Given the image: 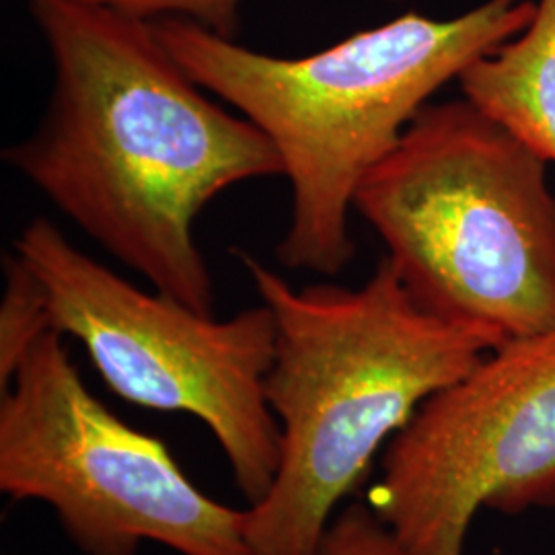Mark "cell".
Wrapping results in <instances>:
<instances>
[{"label":"cell","mask_w":555,"mask_h":555,"mask_svg":"<svg viewBox=\"0 0 555 555\" xmlns=\"http://www.w3.org/2000/svg\"><path fill=\"white\" fill-rule=\"evenodd\" d=\"M371 506L416 555H463L481 508H555V332L428 397L387 444Z\"/></svg>","instance_id":"cell-7"},{"label":"cell","mask_w":555,"mask_h":555,"mask_svg":"<svg viewBox=\"0 0 555 555\" xmlns=\"http://www.w3.org/2000/svg\"><path fill=\"white\" fill-rule=\"evenodd\" d=\"M13 251L40 278L54 330L82 344L116 396L196 417L219 442L247 504L268 494L280 426L266 397L276 319L263 302L229 319L199 313L118 276L48 219L25 224Z\"/></svg>","instance_id":"cell-5"},{"label":"cell","mask_w":555,"mask_h":555,"mask_svg":"<svg viewBox=\"0 0 555 555\" xmlns=\"http://www.w3.org/2000/svg\"><path fill=\"white\" fill-rule=\"evenodd\" d=\"M0 492L40 502L85 555H251L247 508L204 494L160 438L112 414L50 332L0 397Z\"/></svg>","instance_id":"cell-6"},{"label":"cell","mask_w":555,"mask_h":555,"mask_svg":"<svg viewBox=\"0 0 555 555\" xmlns=\"http://www.w3.org/2000/svg\"><path fill=\"white\" fill-rule=\"evenodd\" d=\"M54 330L48 293L40 278L13 251L4 258V293L0 302V391L20 371L41 337Z\"/></svg>","instance_id":"cell-9"},{"label":"cell","mask_w":555,"mask_h":555,"mask_svg":"<svg viewBox=\"0 0 555 555\" xmlns=\"http://www.w3.org/2000/svg\"><path fill=\"white\" fill-rule=\"evenodd\" d=\"M535 0H486L451 20L410 11L334 46L270 56L192 21L159 20L157 36L192 79L270 139L293 190L278 261L337 276L357 256L358 188L438 91L513 40Z\"/></svg>","instance_id":"cell-2"},{"label":"cell","mask_w":555,"mask_h":555,"mask_svg":"<svg viewBox=\"0 0 555 555\" xmlns=\"http://www.w3.org/2000/svg\"><path fill=\"white\" fill-rule=\"evenodd\" d=\"M315 555H416L371 504H348L337 511L319 541Z\"/></svg>","instance_id":"cell-10"},{"label":"cell","mask_w":555,"mask_h":555,"mask_svg":"<svg viewBox=\"0 0 555 555\" xmlns=\"http://www.w3.org/2000/svg\"><path fill=\"white\" fill-rule=\"evenodd\" d=\"M531 23L469 64L459 87L479 112L555 163V0H535Z\"/></svg>","instance_id":"cell-8"},{"label":"cell","mask_w":555,"mask_h":555,"mask_svg":"<svg viewBox=\"0 0 555 555\" xmlns=\"http://www.w3.org/2000/svg\"><path fill=\"white\" fill-rule=\"evenodd\" d=\"M241 261L276 319L266 397L280 426L274 483L247 506L249 552L315 555L378 451L502 341L422 309L387 258L358 288H297Z\"/></svg>","instance_id":"cell-3"},{"label":"cell","mask_w":555,"mask_h":555,"mask_svg":"<svg viewBox=\"0 0 555 555\" xmlns=\"http://www.w3.org/2000/svg\"><path fill=\"white\" fill-rule=\"evenodd\" d=\"M89 4L118 11L134 20L192 21L202 27L219 34L222 38H233L238 27V11L243 0H80Z\"/></svg>","instance_id":"cell-11"},{"label":"cell","mask_w":555,"mask_h":555,"mask_svg":"<svg viewBox=\"0 0 555 555\" xmlns=\"http://www.w3.org/2000/svg\"><path fill=\"white\" fill-rule=\"evenodd\" d=\"M29 11L54 85L38 128L2 157L153 291L215 315L196 220L238 183L282 176L274 144L206 98L153 21L80 0Z\"/></svg>","instance_id":"cell-1"},{"label":"cell","mask_w":555,"mask_h":555,"mask_svg":"<svg viewBox=\"0 0 555 555\" xmlns=\"http://www.w3.org/2000/svg\"><path fill=\"white\" fill-rule=\"evenodd\" d=\"M547 160L461 98L428 103L358 188L417 305L502 344L555 332Z\"/></svg>","instance_id":"cell-4"}]
</instances>
